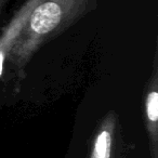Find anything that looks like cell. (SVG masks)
Wrapping results in <instances>:
<instances>
[{"instance_id":"obj_2","label":"cell","mask_w":158,"mask_h":158,"mask_svg":"<svg viewBox=\"0 0 158 158\" xmlns=\"http://www.w3.org/2000/svg\"><path fill=\"white\" fill-rule=\"evenodd\" d=\"M31 9V7L28 9V11H25L24 13L22 14V16L20 18V20L14 21V24L12 26V28H10L8 31V35H6L5 37L2 38L1 42H0V76L2 74L3 70V63H5V56L8 53V51L10 50V44L15 40L18 34L20 33V31L22 29L23 25L25 24V21H26L27 15H29V10Z\"/></svg>"},{"instance_id":"obj_1","label":"cell","mask_w":158,"mask_h":158,"mask_svg":"<svg viewBox=\"0 0 158 158\" xmlns=\"http://www.w3.org/2000/svg\"><path fill=\"white\" fill-rule=\"evenodd\" d=\"M66 0H50L44 2L33 11L29 27L37 35H44L52 31L63 19V8Z\"/></svg>"},{"instance_id":"obj_3","label":"cell","mask_w":158,"mask_h":158,"mask_svg":"<svg viewBox=\"0 0 158 158\" xmlns=\"http://www.w3.org/2000/svg\"><path fill=\"white\" fill-rule=\"evenodd\" d=\"M112 151V134L108 130H103L94 143L91 158H110Z\"/></svg>"},{"instance_id":"obj_4","label":"cell","mask_w":158,"mask_h":158,"mask_svg":"<svg viewBox=\"0 0 158 158\" xmlns=\"http://www.w3.org/2000/svg\"><path fill=\"white\" fill-rule=\"evenodd\" d=\"M146 113L147 118L152 123H156L158 119V93L153 91L148 94L146 101Z\"/></svg>"}]
</instances>
